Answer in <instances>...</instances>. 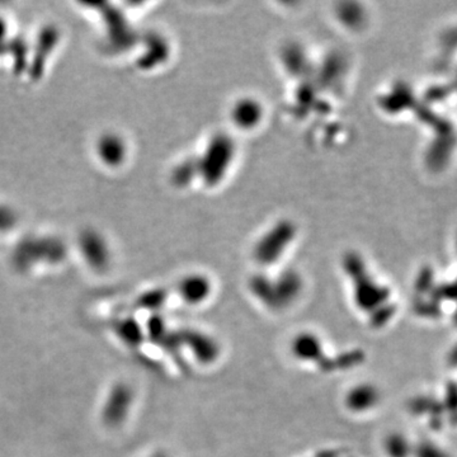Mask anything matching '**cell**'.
<instances>
[{
    "mask_svg": "<svg viewBox=\"0 0 457 457\" xmlns=\"http://www.w3.org/2000/svg\"><path fill=\"white\" fill-rule=\"evenodd\" d=\"M65 247L55 238L27 239L21 243L14 253L16 266L26 271L37 262L59 263L65 258Z\"/></svg>",
    "mask_w": 457,
    "mask_h": 457,
    "instance_id": "6da1fadb",
    "label": "cell"
},
{
    "mask_svg": "<svg viewBox=\"0 0 457 457\" xmlns=\"http://www.w3.org/2000/svg\"><path fill=\"white\" fill-rule=\"evenodd\" d=\"M104 400L102 416L108 426H117L125 421L132 404V392L125 384H117L109 389Z\"/></svg>",
    "mask_w": 457,
    "mask_h": 457,
    "instance_id": "7a4b0ae2",
    "label": "cell"
},
{
    "mask_svg": "<svg viewBox=\"0 0 457 457\" xmlns=\"http://www.w3.org/2000/svg\"><path fill=\"white\" fill-rule=\"evenodd\" d=\"M79 245L84 259L92 269L103 272L109 267L111 256L107 243L98 232L93 230L84 232L79 239Z\"/></svg>",
    "mask_w": 457,
    "mask_h": 457,
    "instance_id": "3957f363",
    "label": "cell"
},
{
    "mask_svg": "<svg viewBox=\"0 0 457 457\" xmlns=\"http://www.w3.org/2000/svg\"><path fill=\"white\" fill-rule=\"evenodd\" d=\"M380 400V394L374 385L361 384L352 387L345 397V407L353 413H365L374 409Z\"/></svg>",
    "mask_w": 457,
    "mask_h": 457,
    "instance_id": "277c9868",
    "label": "cell"
},
{
    "mask_svg": "<svg viewBox=\"0 0 457 457\" xmlns=\"http://www.w3.org/2000/svg\"><path fill=\"white\" fill-rule=\"evenodd\" d=\"M97 154L103 164L108 166H119L125 159V144L117 135L106 134L98 140Z\"/></svg>",
    "mask_w": 457,
    "mask_h": 457,
    "instance_id": "5b68a950",
    "label": "cell"
},
{
    "mask_svg": "<svg viewBox=\"0 0 457 457\" xmlns=\"http://www.w3.org/2000/svg\"><path fill=\"white\" fill-rule=\"evenodd\" d=\"M321 350L323 345L321 338L313 333L299 334V337L292 340V355L303 362L316 361L321 355Z\"/></svg>",
    "mask_w": 457,
    "mask_h": 457,
    "instance_id": "8992f818",
    "label": "cell"
},
{
    "mask_svg": "<svg viewBox=\"0 0 457 457\" xmlns=\"http://www.w3.org/2000/svg\"><path fill=\"white\" fill-rule=\"evenodd\" d=\"M58 40H59V32L53 28V27L45 28V30L42 31V33H40L38 43H37L36 55H35V59H33L35 60L33 61V68H32V72L35 75L41 74L45 63H46L45 60L50 54V51H53V48L56 46Z\"/></svg>",
    "mask_w": 457,
    "mask_h": 457,
    "instance_id": "52a82bcc",
    "label": "cell"
},
{
    "mask_svg": "<svg viewBox=\"0 0 457 457\" xmlns=\"http://www.w3.org/2000/svg\"><path fill=\"white\" fill-rule=\"evenodd\" d=\"M385 450L390 457H407L412 452L408 439L402 434H392L386 439Z\"/></svg>",
    "mask_w": 457,
    "mask_h": 457,
    "instance_id": "ba28073f",
    "label": "cell"
},
{
    "mask_svg": "<svg viewBox=\"0 0 457 457\" xmlns=\"http://www.w3.org/2000/svg\"><path fill=\"white\" fill-rule=\"evenodd\" d=\"M16 225V216L4 206H0V232H6L11 230L13 226Z\"/></svg>",
    "mask_w": 457,
    "mask_h": 457,
    "instance_id": "9c48e42d",
    "label": "cell"
},
{
    "mask_svg": "<svg viewBox=\"0 0 457 457\" xmlns=\"http://www.w3.org/2000/svg\"><path fill=\"white\" fill-rule=\"evenodd\" d=\"M6 36V23L4 19L0 18V43L4 42V38Z\"/></svg>",
    "mask_w": 457,
    "mask_h": 457,
    "instance_id": "30bf717a",
    "label": "cell"
},
{
    "mask_svg": "<svg viewBox=\"0 0 457 457\" xmlns=\"http://www.w3.org/2000/svg\"><path fill=\"white\" fill-rule=\"evenodd\" d=\"M151 457H169L168 455H166V453H156V455H154V456Z\"/></svg>",
    "mask_w": 457,
    "mask_h": 457,
    "instance_id": "8fae6325",
    "label": "cell"
},
{
    "mask_svg": "<svg viewBox=\"0 0 457 457\" xmlns=\"http://www.w3.org/2000/svg\"><path fill=\"white\" fill-rule=\"evenodd\" d=\"M4 51V48H3V43H0V54Z\"/></svg>",
    "mask_w": 457,
    "mask_h": 457,
    "instance_id": "7c38bea8",
    "label": "cell"
}]
</instances>
